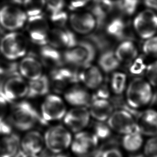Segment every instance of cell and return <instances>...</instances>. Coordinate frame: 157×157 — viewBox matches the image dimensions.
<instances>
[{
	"label": "cell",
	"mask_w": 157,
	"mask_h": 157,
	"mask_svg": "<svg viewBox=\"0 0 157 157\" xmlns=\"http://www.w3.org/2000/svg\"><path fill=\"white\" fill-rule=\"evenodd\" d=\"M153 87L144 78H137L130 82L125 90V102L129 108L138 111L152 103Z\"/></svg>",
	"instance_id": "cell-1"
},
{
	"label": "cell",
	"mask_w": 157,
	"mask_h": 157,
	"mask_svg": "<svg viewBox=\"0 0 157 157\" xmlns=\"http://www.w3.org/2000/svg\"><path fill=\"white\" fill-rule=\"evenodd\" d=\"M8 119L12 126L21 131H28L38 123H41L40 114L32 104L26 101L15 104Z\"/></svg>",
	"instance_id": "cell-2"
},
{
	"label": "cell",
	"mask_w": 157,
	"mask_h": 157,
	"mask_svg": "<svg viewBox=\"0 0 157 157\" xmlns=\"http://www.w3.org/2000/svg\"><path fill=\"white\" fill-rule=\"evenodd\" d=\"M45 147L53 154L64 152L70 148L73 135L63 124H56L48 127L43 135Z\"/></svg>",
	"instance_id": "cell-3"
},
{
	"label": "cell",
	"mask_w": 157,
	"mask_h": 157,
	"mask_svg": "<svg viewBox=\"0 0 157 157\" xmlns=\"http://www.w3.org/2000/svg\"><path fill=\"white\" fill-rule=\"evenodd\" d=\"M68 111L63 98L57 94H48L40 106L41 123L45 124L62 121Z\"/></svg>",
	"instance_id": "cell-4"
},
{
	"label": "cell",
	"mask_w": 157,
	"mask_h": 157,
	"mask_svg": "<svg viewBox=\"0 0 157 157\" xmlns=\"http://www.w3.org/2000/svg\"><path fill=\"white\" fill-rule=\"evenodd\" d=\"M100 142L92 131L83 130L73 135L70 150L76 157H90L96 155Z\"/></svg>",
	"instance_id": "cell-5"
},
{
	"label": "cell",
	"mask_w": 157,
	"mask_h": 157,
	"mask_svg": "<svg viewBox=\"0 0 157 157\" xmlns=\"http://www.w3.org/2000/svg\"><path fill=\"white\" fill-rule=\"evenodd\" d=\"M96 47L89 41H81L64 54V60L71 65L84 67L90 65L96 56Z\"/></svg>",
	"instance_id": "cell-6"
},
{
	"label": "cell",
	"mask_w": 157,
	"mask_h": 157,
	"mask_svg": "<svg viewBox=\"0 0 157 157\" xmlns=\"http://www.w3.org/2000/svg\"><path fill=\"white\" fill-rule=\"evenodd\" d=\"M27 51V42L23 34L10 32L0 42V51L6 59L15 60L23 57Z\"/></svg>",
	"instance_id": "cell-7"
},
{
	"label": "cell",
	"mask_w": 157,
	"mask_h": 157,
	"mask_svg": "<svg viewBox=\"0 0 157 157\" xmlns=\"http://www.w3.org/2000/svg\"><path fill=\"white\" fill-rule=\"evenodd\" d=\"M106 122L113 133L122 136L136 130V118L123 109L114 110Z\"/></svg>",
	"instance_id": "cell-8"
},
{
	"label": "cell",
	"mask_w": 157,
	"mask_h": 157,
	"mask_svg": "<svg viewBox=\"0 0 157 157\" xmlns=\"http://www.w3.org/2000/svg\"><path fill=\"white\" fill-rule=\"evenodd\" d=\"M91 119L87 107H72L68 110L62 119L63 125L72 134L85 130Z\"/></svg>",
	"instance_id": "cell-9"
},
{
	"label": "cell",
	"mask_w": 157,
	"mask_h": 157,
	"mask_svg": "<svg viewBox=\"0 0 157 157\" xmlns=\"http://www.w3.org/2000/svg\"><path fill=\"white\" fill-rule=\"evenodd\" d=\"M134 27L142 38L147 39L157 32V15L155 11L147 9L140 12L134 21Z\"/></svg>",
	"instance_id": "cell-10"
},
{
	"label": "cell",
	"mask_w": 157,
	"mask_h": 157,
	"mask_svg": "<svg viewBox=\"0 0 157 157\" xmlns=\"http://www.w3.org/2000/svg\"><path fill=\"white\" fill-rule=\"evenodd\" d=\"M28 19L24 11L17 6H5L0 9V25L10 31L22 28Z\"/></svg>",
	"instance_id": "cell-11"
},
{
	"label": "cell",
	"mask_w": 157,
	"mask_h": 157,
	"mask_svg": "<svg viewBox=\"0 0 157 157\" xmlns=\"http://www.w3.org/2000/svg\"><path fill=\"white\" fill-rule=\"evenodd\" d=\"M28 91V83L18 75L6 78L2 87V95L11 102L27 96Z\"/></svg>",
	"instance_id": "cell-12"
},
{
	"label": "cell",
	"mask_w": 157,
	"mask_h": 157,
	"mask_svg": "<svg viewBox=\"0 0 157 157\" xmlns=\"http://www.w3.org/2000/svg\"><path fill=\"white\" fill-rule=\"evenodd\" d=\"M136 129L147 137L157 136V111L153 108L143 109L136 117Z\"/></svg>",
	"instance_id": "cell-13"
},
{
	"label": "cell",
	"mask_w": 157,
	"mask_h": 157,
	"mask_svg": "<svg viewBox=\"0 0 157 157\" xmlns=\"http://www.w3.org/2000/svg\"><path fill=\"white\" fill-rule=\"evenodd\" d=\"M45 147L44 135L37 130L26 131L21 139V150L25 153L40 155Z\"/></svg>",
	"instance_id": "cell-14"
},
{
	"label": "cell",
	"mask_w": 157,
	"mask_h": 157,
	"mask_svg": "<svg viewBox=\"0 0 157 157\" xmlns=\"http://www.w3.org/2000/svg\"><path fill=\"white\" fill-rule=\"evenodd\" d=\"M63 99L72 107H87L91 102L92 95L84 87L76 85L65 91Z\"/></svg>",
	"instance_id": "cell-15"
},
{
	"label": "cell",
	"mask_w": 157,
	"mask_h": 157,
	"mask_svg": "<svg viewBox=\"0 0 157 157\" xmlns=\"http://www.w3.org/2000/svg\"><path fill=\"white\" fill-rule=\"evenodd\" d=\"M87 108L91 119L99 122H106L114 111L112 103L107 99L92 100Z\"/></svg>",
	"instance_id": "cell-16"
},
{
	"label": "cell",
	"mask_w": 157,
	"mask_h": 157,
	"mask_svg": "<svg viewBox=\"0 0 157 157\" xmlns=\"http://www.w3.org/2000/svg\"><path fill=\"white\" fill-rule=\"evenodd\" d=\"M70 22L72 29L81 34H87L97 26L96 19L92 13L73 14Z\"/></svg>",
	"instance_id": "cell-17"
},
{
	"label": "cell",
	"mask_w": 157,
	"mask_h": 157,
	"mask_svg": "<svg viewBox=\"0 0 157 157\" xmlns=\"http://www.w3.org/2000/svg\"><path fill=\"white\" fill-rule=\"evenodd\" d=\"M18 68L19 74L30 81L37 79L42 75L41 64L36 58L32 56L24 58L18 65Z\"/></svg>",
	"instance_id": "cell-18"
},
{
	"label": "cell",
	"mask_w": 157,
	"mask_h": 157,
	"mask_svg": "<svg viewBox=\"0 0 157 157\" xmlns=\"http://www.w3.org/2000/svg\"><path fill=\"white\" fill-rule=\"evenodd\" d=\"M48 42L54 47H74L78 42L76 37L68 30L56 28L52 30L48 34Z\"/></svg>",
	"instance_id": "cell-19"
},
{
	"label": "cell",
	"mask_w": 157,
	"mask_h": 157,
	"mask_svg": "<svg viewBox=\"0 0 157 157\" xmlns=\"http://www.w3.org/2000/svg\"><path fill=\"white\" fill-rule=\"evenodd\" d=\"M79 73V79L87 88L96 89L102 83L103 76L98 67L89 65L83 67Z\"/></svg>",
	"instance_id": "cell-20"
},
{
	"label": "cell",
	"mask_w": 157,
	"mask_h": 157,
	"mask_svg": "<svg viewBox=\"0 0 157 157\" xmlns=\"http://www.w3.org/2000/svg\"><path fill=\"white\" fill-rule=\"evenodd\" d=\"M21 150V139L16 134L4 135L0 139V157H16Z\"/></svg>",
	"instance_id": "cell-21"
},
{
	"label": "cell",
	"mask_w": 157,
	"mask_h": 157,
	"mask_svg": "<svg viewBox=\"0 0 157 157\" xmlns=\"http://www.w3.org/2000/svg\"><path fill=\"white\" fill-rule=\"evenodd\" d=\"M144 136L137 130L122 136L121 145L128 153H137L143 149L144 144Z\"/></svg>",
	"instance_id": "cell-22"
},
{
	"label": "cell",
	"mask_w": 157,
	"mask_h": 157,
	"mask_svg": "<svg viewBox=\"0 0 157 157\" xmlns=\"http://www.w3.org/2000/svg\"><path fill=\"white\" fill-rule=\"evenodd\" d=\"M92 8V14L96 19L97 27L104 26L106 18L115 8V2L112 0H97Z\"/></svg>",
	"instance_id": "cell-23"
},
{
	"label": "cell",
	"mask_w": 157,
	"mask_h": 157,
	"mask_svg": "<svg viewBox=\"0 0 157 157\" xmlns=\"http://www.w3.org/2000/svg\"><path fill=\"white\" fill-rule=\"evenodd\" d=\"M28 85V98H38L46 96L49 93L50 83L46 75H42L37 79L30 81Z\"/></svg>",
	"instance_id": "cell-24"
},
{
	"label": "cell",
	"mask_w": 157,
	"mask_h": 157,
	"mask_svg": "<svg viewBox=\"0 0 157 157\" xmlns=\"http://www.w3.org/2000/svg\"><path fill=\"white\" fill-rule=\"evenodd\" d=\"M115 54L119 62H130L135 60L138 51L134 42L131 40H127L117 47Z\"/></svg>",
	"instance_id": "cell-25"
},
{
	"label": "cell",
	"mask_w": 157,
	"mask_h": 157,
	"mask_svg": "<svg viewBox=\"0 0 157 157\" xmlns=\"http://www.w3.org/2000/svg\"><path fill=\"white\" fill-rule=\"evenodd\" d=\"M108 34L119 40L128 39L130 34L125 22L120 18L113 19L107 26Z\"/></svg>",
	"instance_id": "cell-26"
},
{
	"label": "cell",
	"mask_w": 157,
	"mask_h": 157,
	"mask_svg": "<svg viewBox=\"0 0 157 157\" xmlns=\"http://www.w3.org/2000/svg\"><path fill=\"white\" fill-rule=\"evenodd\" d=\"M98 62L102 70L106 73L114 70L120 65V62L117 59L115 54L108 50L104 52L101 55Z\"/></svg>",
	"instance_id": "cell-27"
},
{
	"label": "cell",
	"mask_w": 157,
	"mask_h": 157,
	"mask_svg": "<svg viewBox=\"0 0 157 157\" xmlns=\"http://www.w3.org/2000/svg\"><path fill=\"white\" fill-rule=\"evenodd\" d=\"M40 55L46 64L59 66L62 63L61 55L55 47L45 45L40 49Z\"/></svg>",
	"instance_id": "cell-28"
},
{
	"label": "cell",
	"mask_w": 157,
	"mask_h": 157,
	"mask_svg": "<svg viewBox=\"0 0 157 157\" xmlns=\"http://www.w3.org/2000/svg\"><path fill=\"white\" fill-rule=\"evenodd\" d=\"M127 77L124 73L121 72L115 73L113 75L110 87L111 90L116 95H121L125 91Z\"/></svg>",
	"instance_id": "cell-29"
},
{
	"label": "cell",
	"mask_w": 157,
	"mask_h": 157,
	"mask_svg": "<svg viewBox=\"0 0 157 157\" xmlns=\"http://www.w3.org/2000/svg\"><path fill=\"white\" fill-rule=\"evenodd\" d=\"M18 75L20 74L16 63L10 60L0 59V78H8Z\"/></svg>",
	"instance_id": "cell-30"
},
{
	"label": "cell",
	"mask_w": 157,
	"mask_h": 157,
	"mask_svg": "<svg viewBox=\"0 0 157 157\" xmlns=\"http://www.w3.org/2000/svg\"><path fill=\"white\" fill-rule=\"evenodd\" d=\"M92 132L97 137L100 142L106 140L110 138L113 132L106 122L96 121L93 126Z\"/></svg>",
	"instance_id": "cell-31"
},
{
	"label": "cell",
	"mask_w": 157,
	"mask_h": 157,
	"mask_svg": "<svg viewBox=\"0 0 157 157\" xmlns=\"http://www.w3.org/2000/svg\"><path fill=\"white\" fill-rule=\"evenodd\" d=\"M25 12L29 17L40 14L44 8L45 0H24Z\"/></svg>",
	"instance_id": "cell-32"
},
{
	"label": "cell",
	"mask_w": 157,
	"mask_h": 157,
	"mask_svg": "<svg viewBox=\"0 0 157 157\" xmlns=\"http://www.w3.org/2000/svg\"><path fill=\"white\" fill-rule=\"evenodd\" d=\"M28 31L30 30H41L47 31L48 26L47 21L43 15H35L30 16L28 21Z\"/></svg>",
	"instance_id": "cell-33"
},
{
	"label": "cell",
	"mask_w": 157,
	"mask_h": 157,
	"mask_svg": "<svg viewBox=\"0 0 157 157\" xmlns=\"http://www.w3.org/2000/svg\"><path fill=\"white\" fill-rule=\"evenodd\" d=\"M139 0H118L115 2V7L125 15H132L138 7Z\"/></svg>",
	"instance_id": "cell-34"
},
{
	"label": "cell",
	"mask_w": 157,
	"mask_h": 157,
	"mask_svg": "<svg viewBox=\"0 0 157 157\" xmlns=\"http://www.w3.org/2000/svg\"><path fill=\"white\" fill-rule=\"evenodd\" d=\"M143 147V153L146 157H157V136L148 137Z\"/></svg>",
	"instance_id": "cell-35"
},
{
	"label": "cell",
	"mask_w": 157,
	"mask_h": 157,
	"mask_svg": "<svg viewBox=\"0 0 157 157\" xmlns=\"http://www.w3.org/2000/svg\"><path fill=\"white\" fill-rule=\"evenodd\" d=\"M87 38L97 49L102 51L108 50L109 47V42L101 34H92L88 37Z\"/></svg>",
	"instance_id": "cell-36"
},
{
	"label": "cell",
	"mask_w": 157,
	"mask_h": 157,
	"mask_svg": "<svg viewBox=\"0 0 157 157\" xmlns=\"http://www.w3.org/2000/svg\"><path fill=\"white\" fill-rule=\"evenodd\" d=\"M32 42L40 45H46L48 42V34L47 31L41 30L28 31Z\"/></svg>",
	"instance_id": "cell-37"
},
{
	"label": "cell",
	"mask_w": 157,
	"mask_h": 157,
	"mask_svg": "<svg viewBox=\"0 0 157 157\" xmlns=\"http://www.w3.org/2000/svg\"><path fill=\"white\" fill-rule=\"evenodd\" d=\"M143 50L147 55L157 58V36H154L145 40Z\"/></svg>",
	"instance_id": "cell-38"
},
{
	"label": "cell",
	"mask_w": 157,
	"mask_h": 157,
	"mask_svg": "<svg viewBox=\"0 0 157 157\" xmlns=\"http://www.w3.org/2000/svg\"><path fill=\"white\" fill-rule=\"evenodd\" d=\"M59 74L67 83H77L79 81V73L76 70L71 68H62L57 70Z\"/></svg>",
	"instance_id": "cell-39"
},
{
	"label": "cell",
	"mask_w": 157,
	"mask_h": 157,
	"mask_svg": "<svg viewBox=\"0 0 157 157\" xmlns=\"http://www.w3.org/2000/svg\"><path fill=\"white\" fill-rule=\"evenodd\" d=\"M51 83L54 89L57 91H62L68 83L59 74L57 70H53L51 72Z\"/></svg>",
	"instance_id": "cell-40"
},
{
	"label": "cell",
	"mask_w": 157,
	"mask_h": 157,
	"mask_svg": "<svg viewBox=\"0 0 157 157\" xmlns=\"http://www.w3.org/2000/svg\"><path fill=\"white\" fill-rule=\"evenodd\" d=\"M147 80L151 86L157 88V61L150 64L146 70Z\"/></svg>",
	"instance_id": "cell-41"
},
{
	"label": "cell",
	"mask_w": 157,
	"mask_h": 157,
	"mask_svg": "<svg viewBox=\"0 0 157 157\" xmlns=\"http://www.w3.org/2000/svg\"><path fill=\"white\" fill-rule=\"evenodd\" d=\"M51 19L54 23L59 26H63L66 24L68 19V15L67 13L63 11L59 10L52 13Z\"/></svg>",
	"instance_id": "cell-42"
},
{
	"label": "cell",
	"mask_w": 157,
	"mask_h": 157,
	"mask_svg": "<svg viewBox=\"0 0 157 157\" xmlns=\"http://www.w3.org/2000/svg\"><path fill=\"white\" fill-rule=\"evenodd\" d=\"M110 98V91L108 86L104 84H101L98 88L96 89V92L92 95V100L94 99H107Z\"/></svg>",
	"instance_id": "cell-43"
},
{
	"label": "cell",
	"mask_w": 157,
	"mask_h": 157,
	"mask_svg": "<svg viewBox=\"0 0 157 157\" xmlns=\"http://www.w3.org/2000/svg\"><path fill=\"white\" fill-rule=\"evenodd\" d=\"M99 157H124L120 149L117 147H109L100 153Z\"/></svg>",
	"instance_id": "cell-44"
},
{
	"label": "cell",
	"mask_w": 157,
	"mask_h": 157,
	"mask_svg": "<svg viewBox=\"0 0 157 157\" xmlns=\"http://www.w3.org/2000/svg\"><path fill=\"white\" fill-rule=\"evenodd\" d=\"M10 102L4 97L0 94V122L6 119L9 111V103Z\"/></svg>",
	"instance_id": "cell-45"
},
{
	"label": "cell",
	"mask_w": 157,
	"mask_h": 157,
	"mask_svg": "<svg viewBox=\"0 0 157 157\" xmlns=\"http://www.w3.org/2000/svg\"><path fill=\"white\" fill-rule=\"evenodd\" d=\"M45 3L51 13L61 10L64 4V0H45Z\"/></svg>",
	"instance_id": "cell-46"
},
{
	"label": "cell",
	"mask_w": 157,
	"mask_h": 157,
	"mask_svg": "<svg viewBox=\"0 0 157 157\" xmlns=\"http://www.w3.org/2000/svg\"><path fill=\"white\" fill-rule=\"evenodd\" d=\"M144 68L142 60L140 59H135V62L130 67V72L134 74H139L142 72Z\"/></svg>",
	"instance_id": "cell-47"
},
{
	"label": "cell",
	"mask_w": 157,
	"mask_h": 157,
	"mask_svg": "<svg viewBox=\"0 0 157 157\" xmlns=\"http://www.w3.org/2000/svg\"><path fill=\"white\" fill-rule=\"evenodd\" d=\"M87 3L85 0H71L70 2V9L74 10L82 8L85 6Z\"/></svg>",
	"instance_id": "cell-48"
},
{
	"label": "cell",
	"mask_w": 157,
	"mask_h": 157,
	"mask_svg": "<svg viewBox=\"0 0 157 157\" xmlns=\"http://www.w3.org/2000/svg\"><path fill=\"white\" fill-rule=\"evenodd\" d=\"M146 6L153 11L157 10V0H144Z\"/></svg>",
	"instance_id": "cell-49"
},
{
	"label": "cell",
	"mask_w": 157,
	"mask_h": 157,
	"mask_svg": "<svg viewBox=\"0 0 157 157\" xmlns=\"http://www.w3.org/2000/svg\"><path fill=\"white\" fill-rule=\"evenodd\" d=\"M16 157H40V156L39 155H34V154L25 153L21 150Z\"/></svg>",
	"instance_id": "cell-50"
},
{
	"label": "cell",
	"mask_w": 157,
	"mask_h": 157,
	"mask_svg": "<svg viewBox=\"0 0 157 157\" xmlns=\"http://www.w3.org/2000/svg\"><path fill=\"white\" fill-rule=\"evenodd\" d=\"M51 157H74L70 155H68L64 152L62 153H57V154H53V155Z\"/></svg>",
	"instance_id": "cell-51"
},
{
	"label": "cell",
	"mask_w": 157,
	"mask_h": 157,
	"mask_svg": "<svg viewBox=\"0 0 157 157\" xmlns=\"http://www.w3.org/2000/svg\"><path fill=\"white\" fill-rule=\"evenodd\" d=\"M129 157H146L144 155L143 153H140V152H137V153H132V154H130Z\"/></svg>",
	"instance_id": "cell-52"
},
{
	"label": "cell",
	"mask_w": 157,
	"mask_h": 157,
	"mask_svg": "<svg viewBox=\"0 0 157 157\" xmlns=\"http://www.w3.org/2000/svg\"><path fill=\"white\" fill-rule=\"evenodd\" d=\"M157 90L155 91H153V101H152V103H155L156 101L157 102Z\"/></svg>",
	"instance_id": "cell-53"
},
{
	"label": "cell",
	"mask_w": 157,
	"mask_h": 157,
	"mask_svg": "<svg viewBox=\"0 0 157 157\" xmlns=\"http://www.w3.org/2000/svg\"><path fill=\"white\" fill-rule=\"evenodd\" d=\"M13 1L17 3H23L24 0H13Z\"/></svg>",
	"instance_id": "cell-54"
}]
</instances>
